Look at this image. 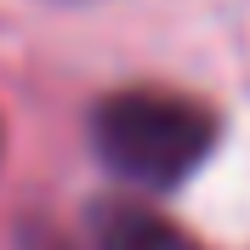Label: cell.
Segmentation results:
<instances>
[{
	"mask_svg": "<svg viewBox=\"0 0 250 250\" xmlns=\"http://www.w3.org/2000/svg\"><path fill=\"white\" fill-rule=\"evenodd\" d=\"M91 245L97 250H205L182 222H171L165 210H148L137 199H97Z\"/></svg>",
	"mask_w": 250,
	"mask_h": 250,
	"instance_id": "2",
	"label": "cell"
},
{
	"mask_svg": "<svg viewBox=\"0 0 250 250\" xmlns=\"http://www.w3.org/2000/svg\"><path fill=\"white\" fill-rule=\"evenodd\" d=\"M0 148H6V137H0Z\"/></svg>",
	"mask_w": 250,
	"mask_h": 250,
	"instance_id": "3",
	"label": "cell"
},
{
	"mask_svg": "<svg viewBox=\"0 0 250 250\" xmlns=\"http://www.w3.org/2000/svg\"><path fill=\"white\" fill-rule=\"evenodd\" d=\"M222 142V120L210 103L165 85H120L91 108V148L108 176L131 188L171 193Z\"/></svg>",
	"mask_w": 250,
	"mask_h": 250,
	"instance_id": "1",
	"label": "cell"
}]
</instances>
